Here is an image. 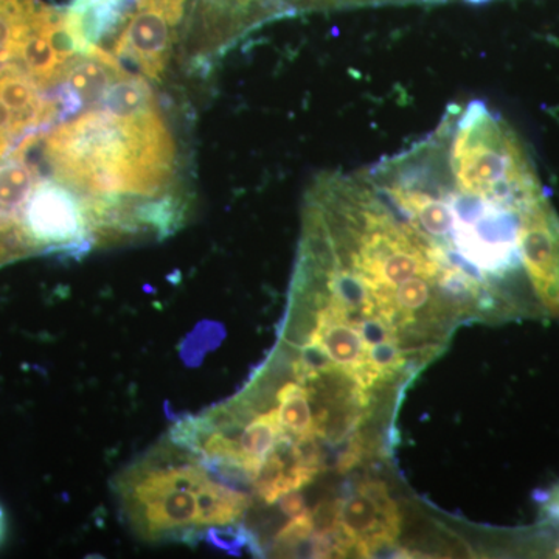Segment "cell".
Segmentation results:
<instances>
[{"label":"cell","mask_w":559,"mask_h":559,"mask_svg":"<svg viewBox=\"0 0 559 559\" xmlns=\"http://www.w3.org/2000/svg\"><path fill=\"white\" fill-rule=\"evenodd\" d=\"M162 11L135 0L112 33L110 55L131 62L145 79L159 81L170 64L175 28Z\"/></svg>","instance_id":"4"},{"label":"cell","mask_w":559,"mask_h":559,"mask_svg":"<svg viewBox=\"0 0 559 559\" xmlns=\"http://www.w3.org/2000/svg\"><path fill=\"white\" fill-rule=\"evenodd\" d=\"M278 506L282 513L288 516L289 520L301 516V514L308 511L307 502H305L304 496L299 491L286 492L285 496L280 498Z\"/></svg>","instance_id":"8"},{"label":"cell","mask_w":559,"mask_h":559,"mask_svg":"<svg viewBox=\"0 0 559 559\" xmlns=\"http://www.w3.org/2000/svg\"><path fill=\"white\" fill-rule=\"evenodd\" d=\"M175 447L176 452L164 447L151 452L117 481L124 516L148 540L202 538L198 495L212 474L197 455Z\"/></svg>","instance_id":"2"},{"label":"cell","mask_w":559,"mask_h":559,"mask_svg":"<svg viewBox=\"0 0 559 559\" xmlns=\"http://www.w3.org/2000/svg\"><path fill=\"white\" fill-rule=\"evenodd\" d=\"M319 314L318 325L312 330L308 344L318 345L331 364L341 367L362 388H371L374 381L381 380L367 359V345L358 323L349 322L345 312L330 304Z\"/></svg>","instance_id":"5"},{"label":"cell","mask_w":559,"mask_h":559,"mask_svg":"<svg viewBox=\"0 0 559 559\" xmlns=\"http://www.w3.org/2000/svg\"><path fill=\"white\" fill-rule=\"evenodd\" d=\"M275 400L277 407L274 411L283 436L297 440H308L316 436L310 390L300 381H289L278 389Z\"/></svg>","instance_id":"6"},{"label":"cell","mask_w":559,"mask_h":559,"mask_svg":"<svg viewBox=\"0 0 559 559\" xmlns=\"http://www.w3.org/2000/svg\"><path fill=\"white\" fill-rule=\"evenodd\" d=\"M22 230L36 252H86L95 245L79 194L55 178H39L22 216Z\"/></svg>","instance_id":"3"},{"label":"cell","mask_w":559,"mask_h":559,"mask_svg":"<svg viewBox=\"0 0 559 559\" xmlns=\"http://www.w3.org/2000/svg\"><path fill=\"white\" fill-rule=\"evenodd\" d=\"M437 290L440 293L436 283L423 275H415L392 289V299L400 314H414L436 300Z\"/></svg>","instance_id":"7"},{"label":"cell","mask_w":559,"mask_h":559,"mask_svg":"<svg viewBox=\"0 0 559 559\" xmlns=\"http://www.w3.org/2000/svg\"><path fill=\"white\" fill-rule=\"evenodd\" d=\"M7 535V516L5 511H3L2 506H0V544L3 543Z\"/></svg>","instance_id":"9"},{"label":"cell","mask_w":559,"mask_h":559,"mask_svg":"<svg viewBox=\"0 0 559 559\" xmlns=\"http://www.w3.org/2000/svg\"><path fill=\"white\" fill-rule=\"evenodd\" d=\"M40 132L53 178L79 194L97 242L170 234L178 150L148 81L121 72L100 97Z\"/></svg>","instance_id":"1"}]
</instances>
